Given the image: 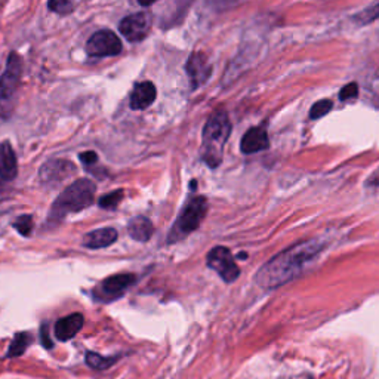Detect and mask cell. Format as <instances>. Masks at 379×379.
Listing matches in <instances>:
<instances>
[{
    "mask_svg": "<svg viewBox=\"0 0 379 379\" xmlns=\"http://www.w3.org/2000/svg\"><path fill=\"white\" fill-rule=\"evenodd\" d=\"M208 212V201L205 197H193L186 208L182 209V212L180 214L177 223L172 227L168 242L169 243H175L180 242V240L186 239L188 234H191L193 231H196L201 221L205 219Z\"/></svg>",
    "mask_w": 379,
    "mask_h": 379,
    "instance_id": "obj_5",
    "label": "cell"
},
{
    "mask_svg": "<svg viewBox=\"0 0 379 379\" xmlns=\"http://www.w3.org/2000/svg\"><path fill=\"white\" fill-rule=\"evenodd\" d=\"M156 2H157V0H138V3H140L141 6H150Z\"/></svg>",
    "mask_w": 379,
    "mask_h": 379,
    "instance_id": "obj_29",
    "label": "cell"
},
{
    "mask_svg": "<svg viewBox=\"0 0 379 379\" xmlns=\"http://www.w3.org/2000/svg\"><path fill=\"white\" fill-rule=\"evenodd\" d=\"M187 75L191 80V86L193 89H196L201 86L209 77L212 69L209 66V60L203 52H194L191 53V57L187 61Z\"/></svg>",
    "mask_w": 379,
    "mask_h": 379,
    "instance_id": "obj_10",
    "label": "cell"
},
{
    "mask_svg": "<svg viewBox=\"0 0 379 379\" xmlns=\"http://www.w3.org/2000/svg\"><path fill=\"white\" fill-rule=\"evenodd\" d=\"M14 228L21 236H30L33 230V218L30 215H23L20 218H16V221L14 223Z\"/></svg>",
    "mask_w": 379,
    "mask_h": 379,
    "instance_id": "obj_24",
    "label": "cell"
},
{
    "mask_svg": "<svg viewBox=\"0 0 379 379\" xmlns=\"http://www.w3.org/2000/svg\"><path fill=\"white\" fill-rule=\"evenodd\" d=\"M40 339H42V344L45 348H52L53 344H52V341L49 338V334H48V329H46V325L42 326L40 329Z\"/></svg>",
    "mask_w": 379,
    "mask_h": 379,
    "instance_id": "obj_27",
    "label": "cell"
},
{
    "mask_svg": "<svg viewBox=\"0 0 379 379\" xmlns=\"http://www.w3.org/2000/svg\"><path fill=\"white\" fill-rule=\"evenodd\" d=\"M21 75L23 61L15 52H12L8 57L3 75L0 76V117L2 119H9L14 113L18 90L21 85Z\"/></svg>",
    "mask_w": 379,
    "mask_h": 379,
    "instance_id": "obj_4",
    "label": "cell"
},
{
    "mask_svg": "<svg viewBox=\"0 0 379 379\" xmlns=\"http://www.w3.org/2000/svg\"><path fill=\"white\" fill-rule=\"evenodd\" d=\"M156 97H157V90L151 82L138 83L131 94V108L132 110L149 108L154 103Z\"/></svg>",
    "mask_w": 379,
    "mask_h": 379,
    "instance_id": "obj_15",
    "label": "cell"
},
{
    "mask_svg": "<svg viewBox=\"0 0 379 379\" xmlns=\"http://www.w3.org/2000/svg\"><path fill=\"white\" fill-rule=\"evenodd\" d=\"M123 49V45L120 42L119 36L112 30H99L89 38L86 43V53L89 57L104 58V57H116Z\"/></svg>",
    "mask_w": 379,
    "mask_h": 379,
    "instance_id": "obj_7",
    "label": "cell"
},
{
    "mask_svg": "<svg viewBox=\"0 0 379 379\" xmlns=\"http://www.w3.org/2000/svg\"><path fill=\"white\" fill-rule=\"evenodd\" d=\"M32 342V337L27 332H18L15 334L12 344L8 350V357H20L25 353V350L29 348Z\"/></svg>",
    "mask_w": 379,
    "mask_h": 379,
    "instance_id": "obj_18",
    "label": "cell"
},
{
    "mask_svg": "<svg viewBox=\"0 0 379 379\" xmlns=\"http://www.w3.org/2000/svg\"><path fill=\"white\" fill-rule=\"evenodd\" d=\"M151 24L153 20L150 14L138 12L123 18L122 23L119 25V30L126 40L135 43L144 40L147 36H149L151 30Z\"/></svg>",
    "mask_w": 379,
    "mask_h": 379,
    "instance_id": "obj_9",
    "label": "cell"
},
{
    "mask_svg": "<svg viewBox=\"0 0 379 379\" xmlns=\"http://www.w3.org/2000/svg\"><path fill=\"white\" fill-rule=\"evenodd\" d=\"M48 9L55 14H60V15H67L70 12H73V9H75V6H73V2L71 0H49L48 2Z\"/></svg>",
    "mask_w": 379,
    "mask_h": 379,
    "instance_id": "obj_22",
    "label": "cell"
},
{
    "mask_svg": "<svg viewBox=\"0 0 379 379\" xmlns=\"http://www.w3.org/2000/svg\"><path fill=\"white\" fill-rule=\"evenodd\" d=\"M83 323H85V317H83L80 313H73L70 316L62 317L55 323V329H53L55 337L62 342L75 338L79 334V330L82 329Z\"/></svg>",
    "mask_w": 379,
    "mask_h": 379,
    "instance_id": "obj_13",
    "label": "cell"
},
{
    "mask_svg": "<svg viewBox=\"0 0 379 379\" xmlns=\"http://www.w3.org/2000/svg\"><path fill=\"white\" fill-rule=\"evenodd\" d=\"M358 95V86L357 83H350V85H345L341 89L339 98L341 101H347V99H354Z\"/></svg>",
    "mask_w": 379,
    "mask_h": 379,
    "instance_id": "obj_25",
    "label": "cell"
},
{
    "mask_svg": "<svg viewBox=\"0 0 379 379\" xmlns=\"http://www.w3.org/2000/svg\"><path fill=\"white\" fill-rule=\"evenodd\" d=\"M334 108V104H332V101L329 99H321L319 103L314 104L310 110V117L311 119H320L323 116H326L330 110Z\"/></svg>",
    "mask_w": 379,
    "mask_h": 379,
    "instance_id": "obj_23",
    "label": "cell"
},
{
    "mask_svg": "<svg viewBox=\"0 0 379 379\" xmlns=\"http://www.w3.org/2000/svg\"><path fill=\"white\" fill-rule=\"evenodd\" d=\"M270 147V140L264 127H252L243 135L240 149L245 154H254L258 151L267 150Z\"/></svg>",
    "mask_w": 379,
    "mask_h": 379,
    "instance_id": "obj_12",
    "label": "cell"
},
{
    "mask_svg": "<svg viewBox=\"0 0 379 379\" xmlns=\"http://www.w3.org/2000/svg\"><path fill=\"white\" fill-rule=\"evenodd\" d=\"M18 175V160L12 145L8 141L0 143V178L12 181Z\"/></svg>",
    "mask_w": 379,
    "mask_h": 379,
    "instance_id": "obj_14",
    "label": "cell"
},
{
    "mask_svg": "<svg viewBox=\"0 0 379 379\" xmlns=\"http://www.w3.org/2000/svg\"><path fill=\"white\" fill-rule=\"evenodd\" d=\"M323 251V243L319 240H305L271 258L256 274V283L264 289H276L302 274L310 262H313Z\"/></svg>",
    "mask_w": 379,
    "mask_h": 379,
    "instance_id": "obj_1",
    "label": "cell"
},
{
    "mask_svg": "<svg viewBox=\"0 0 379 379\" xmlns=\"http://www.w3.org/2000/svg\"><path fill=\"white\" fill-rule=\"evenodd\" d=\"M123 190H114L112 193H108L106 194V196L101 197L98 200V205L99 208H103V209H116L119 206V203L123 200Z\"/></svg>",
    "mask_w": 379,
    "mask_h": 379,
    "instance_id": "obj_20",
    "label": "cell"
},
{
    "mask_svg": "<svg viewBox=\"0 0 379 379\" xmlns=\"http://www.w3.org/2000/svg\"><path fill=\"white\" fill-rule=\"evenodd\" d=\"M79 159L82 160L83 164L92 166L98 162V154L95 151H85V153L79 154Z\"/></svg>",
    "mask_w": 379,
    "mask_h": 379,
    "instance_id": "obj_26",
    "label": "cell"
},
{
    "mask_svg": "<svg viewBox=\"0 0 379 379\" xmlns=\"http://www.w3.org/2000/svg\"><path fill=\"white\" fill-rule=\"evenodd\" d=\"M135 280L136 277L134 274L120 273V274L107 277V279L101 283L99 289L104 297H110L113 299V298H119L120 295H123L135 283Z\"/></svg>",
    "mask_w": 379,
    "mask_h": 379,
    "instance_id": "obj_11",
    "label": "cell"
},
{
    "mask_svg": "<svg viewBox=\"0 0 379 379\" xmlns=\"http://www.w3.org/2000/svg\"><path fill=\"white\" fill-rule=\"evenodd\" d=\"M208 267L217 271L225 283H233L240 276V268L236 264L230 249L225 246H217L212 249L206 258Z\"/></svg>",
    "mask_w": 379,
    "mask_h": 379,
    "instance_id": "obj_6",
    "label": "cell"
},
{
    "mask_svg": "<svg viewBox=\"0 0 379 379\" xmlns=\"http://www.w3.org/2000/svg\"><path fill=\"white\" fill-rule=\"evenodd\" d=\"M378 18H379V0H376L375 3H372L367 9H365L363 12H360L356 16V20L360 24H367V23H372V21L378 20Z\"/></svg>",
    "mask_w": 379,
    "mask_h": 379,
    "instance_id": "obj_21",
    "label": "cell"
},
{
    "mask_svg": "<svg viewBox=\"0 0 379 379\" xmlns=\"http://www.w3.org/2000/svg\"><path fill=\"white\" fill-rule=\"evenodd\" d=\"M117 240V231L112 227L98 228L90 231L85 237H83V246L88 249H103L112 246Z\"/></svg>",
    "mask_w": 379,
    "mask_h": 379,
    "instance_id": "obj_16",
    "label": "cell"
},
{
    "mask_svg": "<svg viewBox=\"0 0 379 379\" xmlns=\"http://www.w3.org/2000/svg\"><path fill=\"white\" fill-rule=\"evenodd\" d=\"M76 172L75 163L64 159H52L45 162L39 169V180L48 187H57L62 181L69 180Z\"/></svg>",
    "mask_w": 379,
    "mask_h": 379,
    "instance_id": "obj_8",
    "label": "cell"
},
{
    "mask_svg": "<svg viewBox=\"0 0 379 379\" xmlns=\"http://www.w3.org/2000/svg\"><path fill=\"white\" fill-rule=\"evenodd\" d=\"M127 233L134 240H136V242L145 243L151 239V236L154 233V227L149 218L135 217L129 221Z\"/></svg>",
    "mask_w": 379,
    "mask_h": 379,
    "instance_id": "obj_17",
    "label": "cell"
},
{
    "mask_svg": "<svg viewBox=\"0 0 379 379\" xmlns=\"http://www.w3.org/2000/svg\"><path fill=\"white\" fill-rule=\"evenodd\" d=\"M231 134V123L225 112L210 114L201 134V157L210 168H217L223 162L224 147Z\"/></svg>",
    "mask_w": 379,
    "mask_h": 379,
    "instance_id": "obj_3",
    "label": "cell"
},
{
    "mask_svg": "<svg viewBox=\"0 0 379 379\" xmlns=\"http://www.w3.org/2000/svg\"><path fill=\"white\" fill-rule=\"evenodd\" d=\"M95 184L86 178L70 184L53 201L49 212V221H57L58 223L69 214H76V212L88 209L95 200Z\"/></svg>",
    "mask_w": 379,
    "mask_h": 379,
    "instance_id": "obj_2",
    "label": "cell"
},
{
    "mask_svg": "<svg viewBox=\"0 0 379 379\" xmlns=\"http://www.w3.org/2000/svg\"><path fill=\"white\" fill-rule=\"evenodd\" d=\"M236 2L237 0H210V5H214L217 9H223V8L231 6Z\"/></svg>",
    "mask_w": 379,
    "mask_h": 379,
    "instance_id": "obj_28",
    "label": "cell"
},
{
    "mask_svg": "<svg viewBox=\"0 0 379 379\" xmlns=\"http://www.w3.org/2000/svg\"><path fill=\"white\" fill-rule=\"evenodd\" d=\"M117 360H119L117 356L103 357L101 354L92 353V351H89V353L86 354V365L92 369H95V371H106V369L112 367L117 362Z\"/></svg>",
    "mask_w": 379,
    "mask_h": 379,
    "instance_id": "obj_19",
    "label": "cell"
}]
</instances>
